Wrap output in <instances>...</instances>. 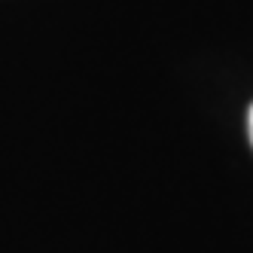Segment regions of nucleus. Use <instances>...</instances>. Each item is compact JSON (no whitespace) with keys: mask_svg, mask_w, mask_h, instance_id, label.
Masks as SVG:
<instances>
[{"mask_svg":"<svg viewBox=\"0 0 253 253\" xmlns=\"http://www.w3.org/2000/svg\"><path fill=\"white\" fill-rule=\"evenodd\" d=\"M247 128H250V143H253V107H250V113H247Z\"/></svg>","mask_w":253,"mask_h":253,"instance_id":"obj_1","label":"nucleus"}]
</instances>
